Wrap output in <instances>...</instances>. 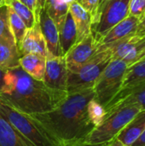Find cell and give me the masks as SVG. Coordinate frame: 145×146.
I'll return each mask as SVG.
<instances>
[{"instance_id":"cell-16","label":"cell","mask_w":145,"mask_h":146,"mask_svg":"<svg viewBox=\"0 0 145 146\" xmlns=\"http://www.w3.org/2000/svg\"><path fill=\"white\" fill-rule=\"evenodd\" d=\"M145 131V109H143L117 135L116 139L131 146Z\"/></svg>"},{"instance_id":"cell-26","label":"cell","mask_w":145,"mask_h":146,"mask_svg":"<svg viewBox=\"0 0 145 146\" xmlns=\"http://www.w3.org/2000/svg\"><path fill=\"white\" fill-rule=\"evenodd\" d=\"M87 114L91 122L94 125V127H97L104 119L106 111L102 104H100L95 98H92L88 103Z\"/></svg>"},{"instance_id":"cell-2","label":"cell","mask_w":145,"mask_h":146,"mask_svg":"<svg viewBox=\"0 0 145 146\" xmlns=\"http://www.w3.org/2000/svg\"><path fill=\"white\" fill-rule=\"evenodd\" d=\"M68 96L66 92L48 88L21 67L5 71L0 98L14 109L27 114H41L56 108Z\"/></svg>"},{"instance_id":"cell-1","label":"cell","mask_w":145,"mask_h":146,"mask_svg":"<svg viewBox=\"0 0 145 146\" xmlns=\"http://www.w3.org/2000/svg\"><path fill=\"white\" fill-rule=\"evenodd\" d=\"M92 98L93 88L68 92L66 98L54 110L29 115L58 145L83 144L95 127L87 114V105Z\"/></svg>"},{"instance_id":"cell-6","label":"cell","mask_w":145,"mask_h":146,"mask_svg":"<svg viewBox=\"0 0 145 146\" xmlns=\"http://www.w3.org/2000/svg\"><path fill=\"white\" fill-rule=\"evenodd\" d=\"M127 64L120 59H112L97 80L94 98L104 108L116 96L122 86Z\"/></svg>"},{"instance_id":"cell-35","label":"cell","mask_w":145,"mask_h":146,"mask_svg":"<svg viewBox=\"0 0 145 146\" xmlns=\"http://www.w3.org/2000/svg\"><path fill=\"white\" fill-rule=\"evenodd\" d=\"M141 25H142L143 31L145 33V16H144V18H143V19L141 20Z\"/></svg>"},{"instance_id":"cell-10","label":"cell","mask_w":145,"mask_h":146,"mask_svg":"<svg viewBox=\"0 0 145 146\" xmlns=\"http://www.w3.org/2000/svg\"><path fill=\"white\" fill-rule=\"evenodd\" d=\"M97 48V42L91 33L74 44L64 56L68 72H74L87 62L95 55Z\"/></svg>"},{"instance_id":"cell-12","label":"cell","mask_w":145,"mask_h":146,"mask_svg":"<svg viewBox=\"0 0 145 146\" xmlns=\"http://www.w3.org/2000/svg\"><path fill=\"white\" fill-rule=\"evenodd\" d=\"M38 23L46 43V47L49 53L48 56H63L60 46L59 30L54 21L49 16L44 9H43L38 15Z\"/></svg>"},{"instance_id":"cell-8","label":"cell","mask_w":145,"mask_h":146,"mask_svg":"<svg viewBox=\"0 0 145 146\" xmlns=\"http://www.w3.org/2000/svg\"><path fill=\"white\" fill-rule=\"evenodd\" d=\"M97 47L109 48L112 59L122 60L129 67L145 56V34H133L115 43Z\"/></svg>"},{"instance_id":"cell-28","label":"cell","mask_w":145,"mask_h":146,"mask_svg":"<svg viewBox=\"0 0 145 146\" xmlns=\"http://www.w3.org/2000/svg\"><path fill=\"white\" fill-rule=\"evenodd\" d=\"M103 1V0H76V2L91 15V21L96 16Z\"/></svg>"},{"instance_id":"cell-13","label":"cell","mask_w":145,"mask_h":146,"mask_svg":"<svg viewBox=\"0 0 145 146\" xmlns=\"http://www.w3.org/2000/svg\"><path fill=\"white\" fill-rule=\"evenodd\" d=\"M127 104H138L145 109V81L121 90L104 108L105 111Z\"/></svg>"},{"instance_id":"cell-3","label":"cell","mask_w":145,"mask_h":146,"mask_svg":"<svg viewBox=\"0 0 145 146\" xmlns=\"http://www.w3.org/2000/svg\"><path fill=\"white\" fill-rule=\"evenodd\" d=\"M142 110L138 104H127L107 111L103 121L94 127L83 144L102 145L111 141Z\"/></svg>"},{"instance_id":"cell-27","label":"cell","mask_w":145,"mask_h":146,"mask_svg":"<svg viewBox=\"0 0 145 146\" xmlns=\"http://www.w3.org/2000/svg\"><path fill=\"white\" fill-rule=\"evenodd\" d=\"M129 15L142 20L145 16V0H130Z\"/></svg>"},{"instance_id":"cell-22","label":"cell","mask_w":145,"mask_h":146,"mask_svg":"<svg viewBox=\"0 0 145 146\" xmlns=\"http://www.w3.org/2000/svg\"><path fill=\"white\" fill-rule=\"evenodd\" d=\"M143 81H145V56L127 68L121 90L133 86Z\"/></svg>"},{"instance_id":"cell-36","label":"cell","mask_w":145,"mask_h":146,"mask_svg":"<svg viewBox=\"0 0 145 146\" xmlns=\"http://www.w3.org/2000/svg\"><path fill=\"white\" fill-rule=\"evenodd\" d=\"M6 3H5V0H0V7L3 6V5H5Z\"/></svg>"},{"instance_id":"cell-29","label":"cell","mask_w":145,"mask_h":146,"mask_svg":"<svg viewBox=\"0 0 145 146\" xmlns=\"http://www.w3.org/2000/svg\"><path fill=\"white\" fill-rule=\"evenodd\" d=\"M45 1L46 0H37L36 1V6H35V11H34V15H35V20L38 22V15L40 13V11L44 9V5H45Z\"/></svg>"},{"instance_id":"cell-15","label":"cell","mask_w":145,"mask_h":146,"mask_svg":"<svg viewBox=\"0 0 145 146\" xmlns=\"http://www.w3.org/2000/svg\"><path fill=\"white\" fill-rule=\"evenodd\" d=\"M0 146H35L26 139L0 112Z\"/></svg>"},{"instance_id":"cell-25","label":"cell","mask_w":145,"mask_h":146,"mask_svg":"<svg viewBox=\"0 0 145 146\" xmlns=\"http://www.w3.org/2000/svg\"><path fill=\"white\" fill-rule=\"evenodd\" d=\"M0 41L15 44L9 25V8L6 4L0 7Z\"/></svg>"},{"instance_id":"cell-11","label":"cell","mask_w":145,"mask_h":146,"mask_svg":"<svg viewBox=\"0 0 145 146\" xmlns=\"http://www.w3.org/2000/svg\"><path fill=\"white\" fill-rule=\"evenodd\" d=\"M133 34H145V33L142 28L141 20L128 15L111 28L97 44V46L110 44Z\"/></svg>"},{"instance_id":"cell-32","label":"cell","mask_w":145,"mask_h":146,"mask_svg":"<svg viewBox=\"0 0 145 146\" xmlns=\"http://www.w3.org/2000/svg\"><path fill=\"white\" fill-rule=\"evenodd\" d=\"M102 146H127L126 145H124L122 142H121L119 139H117L116 138H115L114 139H112L111 141L102 145Z\"/></svg>"},{"instance_id":"cell-14","label":"cell","mask_w":145,"mask_h":146,"mask_svg":"<svg viewBox=\"0 0 145 146\" xmlns=\"http://www.w3.org/2000/svg\"><path fill=\"white\" fill-rule=\"evenodd\" d=\"M21 56L25 54H38L47 58L49 56L46 43L37 22L33 27L27 29L19 47Z\"/></svg>"},{"instance_id":"cell-21","label":"cell","mask_w":145,"mask_h":146,"mask_svg":"<svg viewBox=\"0 0 145 146\" xmlns=\"http://www.w3.org/2000/svg\"><path fill=\"white\" fill-rule=\"evenodd\" d=\"M21 54L15 44L0 41V69H9L20 67Z\"/></svg>"},{"instance_id":"cell-33","label":"cell","mask_w":145,"mask_h":146,"mask_svg":"<svg viewBox=\"0 0 145 146\" xmlns=\"http://www.w3.org/2000/svg\"><path fill=\"white\" fill-rule=\"evenodd\" d=\"M4 73L5 71L0 69V91H1V88H2V86H3V76H4Z\"/></svg>"},{"instance_id":"cell-23","label":"cell","mask_w":145,"mask_h":146,"mask_svg":"<svg viewBox=\"0 0 145 146\" xmlns=\"http://www.w3.org/2000/svg\"><path fill=\"white\" fill-rule=\"evenodd\" d=\"M6 5L9 6L21 19L27 29L33 27L37 23L34 13L24 5L20 0H5Z\"/></svg>"},{"instance_id":"cell-31","label":"cell","mask_w":145,"mask_h":146,"mask_svg":"<svg viewBox=\"0 0 145 146\" xmlns=\"http://www.w3.org/2000/svg\"><path fill=\"white\" fill-rule=\"evenodd\" d=\"M131 146H145V131Z\"/></svg>"},{"instance_id":"cell-5","label":"cell","mask_w":145,"mask_h":146,"mask_svg":"<svg viewBox=\"0 0 145 146\" xmlns=\"http://www.w3.org/2000/svg\"><path fill=\"white\" fill-rule=\"evenodd\" d=\"M0 112L11 125L35 146H57L58 144L29 115L22 113L0 98Z\"/></svg>"},{"instance_id":"cell-19","label":"cell","mask_w":145,"mask_h":146,"mask_svg":"<svg viewBox=\"0 0 145 146\" xmlns=\"http://www.w3.org/2000/svg\"><path fill=\"white\" fill-rule=\"evenodd\" d=\"M77 39L78 34L76 26L70 12L68 11L62 26L59 29V41L63 56H65L69 49L77 43Z\"/></svg>"},{"instance_id":"cell-4","label":"cell","mask_w":145,"mask_h":146,"mask_svg":"<svg viewBox=\"0 0 145 146\" xmlns=\"http://www.w3.org/2000/svg\"><path fill=\"white\" fill-rule=\"evenodd\" d=\"M112 60L109 48L97 47L95 55L74 72H68L67 91L73 92L93 88L97 80Z\"/></svg>"},{"instance_id":"cell-9","label":"cell","mask_w":145,"mask_h":146,"mask_svg":"<svg viewBox=\"0 0 145 146\" xmlns=\"http://www.w3.org/2000/svg\"><path fill=\"white\" fill-rule=\"evenodd\" d=\"M68 70L64 56H48L46 58L45 71L42 81L48 88L68 92Z\"/></svg>"},{"instance_id":"cell-18","label":"cell","mask_w":145,"mask_h":146,"mask_svg":"<svg viewBox=\"0 0 145 146\" xmlns=\"http://www.w3.org/2000/svg\"><path fill=\"white\" fill-rule=\"evenodd\" d=\"M69 12L76 26L78 34L77 42H79L91 34V16L76 1H73L69 5Z\"/></svg>"},{"instance_id":"cell-7","label":"cell","mask_w":145,"mask_h":146,"mask_svg":"<svg viewBox=\"0 0 145 146\" xmlns=\"http://www.w3.org/2000/svg\"><path fill=\"white\" fill-rule=\"evenodd\" d=\"M129 1H103L96 16L91 21V33L97 43L111 28L129 15Z\"/></svg>"},{"instance_id":"cell-34","label":"cell","mask_w":145,"mask_h":146,"mask_svg":"<svg viewBox=\"0 0 145 146\" xmlns=\"http://www.w3.org/2000/svg\"><path fill=\"white\" fill-rule=\"evenodd\" d=\"M57 146H102V145H86V144H79V145H58Z\"/></svg>"},{"instance_id":"cell-24","label":"cell","mask_w":145,"mask_h":146,"mask_svg":"<svg viewBox=\"0 0 145 146\" xmlns=\"http://www.w3.org/2000/svg\"><path fill=\"white\" fill-rule=\"evenodd\" d=\"M8 8H9V20L10 29L15 38L16 46L19 50V47L21 45V43L23 39V37L27 28L24 24V22L21 21V19L17 15V14L9 6H8Z\"/></svg>"},{"instance_id":"cell-17","label":"cell","mask_w":145,"mask_h":146,"mask_svg":"<svg viewBox=\"0 0 145 146\" xmlns=\"http://www.w3.org/2000/svg\"><path fill=\"white\" fill-rule=\"evenodd\" d=\"M20 67L29 76L42 81L45 71L46 57L38 54H25L20 57Z\"/></svg>"},{"instance_id":"cell-20","label":"cell","mask_w":145,"mask_h":146,"mask_svg":"<svg viewBox=\"0 0 145 146\" xmlns=\"http://www.w3.org/2000/svg\"><path fill=\"white\" fill-rule=\"evenodd\" d=\"M76 0H46L44 10L54 21L58 30L62 26L69 11V5Z\"/></svg>"},{"instance_id":"cell-30","label":"cell","mask_w":145,"mask_h":146,"mask_svg":"<svg viewBox=\"0 0 145 146\" xmlns=\"http://www.w3.org/2000/svg\"><path fill=\"white\" fill-rule=\"evenodd\" d=\"M24 5H26L30 10H32L33 13L35 11V6H36V1L37 0H20Z\"/></svg>"}]
</instances>
